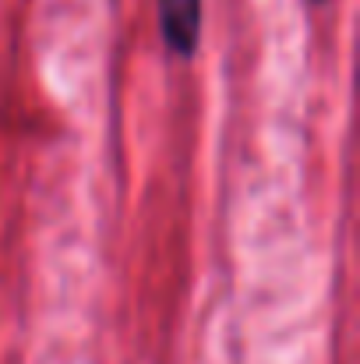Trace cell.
<instances>
[{"mask_svg": "<svg viewBox=\"0 0 360 364\" xmlns=\"http://www.w3.org/2000/svg\"><path fill=\"white\" fill-rule=\"evenodd\" d=\"M159 32L177 57H191L202 36V0H156Z\"/></svg>", "mask_w": 360, "mask_h": 364, "instance_id": "1", "label": "cell"}]
</instances>
